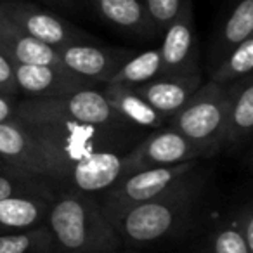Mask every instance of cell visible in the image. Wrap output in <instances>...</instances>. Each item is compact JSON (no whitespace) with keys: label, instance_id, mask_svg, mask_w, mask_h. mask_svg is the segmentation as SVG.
<instances>
[{"label":"cell","instance_id":"cell-1","mask_svg":"<svg viewBox=\"0 0 253 253\" xmlns=\"http://www.w3.org/2000/svg\"><path fill=\"white\" fill-rule=\"evenodd\" d=\"M45 225L56 253H108L122 243L99 201L71 187L57 191Z\"/></svg>","mask_w":253,"mask_h":253},{"label":"cell","instance_id":"cell-2","mask_svg":"<svg viewBox=\"0 0 253 253\" xmlns=\"http://www.w3.org/2000/svg\"><path fill=\"white\" fill-rule=\"evenodd\" d=\"M25 125L45 156L50 179L59 187L77 163L97 151L122 153L128 139V130H113L68 120H26Z\"/></svg>","mask_w":253,"mask_h":253},{"label":"cell","instance_id":"cell-3","mask_svg":"<svg viewBox=\"0 0 253 253\" xmlns=\"http://www.w3.org/2000/svg\"><path fill=\"white\" fill-rule=\"evenodd\" d=\"M205 184L201 170L165 196L128 208L113 222L120 239L135 246L155 245L186 229L198 211Z\"/></svg>","mask_w":253,"mask_h":253},{"label":"cell","instance_id":"cell-4","mask_svg":"<svg viewBox=\"0 0 253 253\" xmlns=\"http://www.w3.org/2000/svg\"><path fill=\"white\" fill-rule=\"evenodd\" d=\"M225 88L213 82H207L175 115L167 120V126L196 146L205 158H210L225 148Z\"/></svg>","mask_w":253,"mask_h":253},{"label":"cell","instance_id":"cell-5","mask_svg":"<svg viewBox=\"0 0 253 253\" xmlns=\"http://www.w3.org/2000/svg\"><path fill=\"white\" fill-rule=\"evenodd\" d=\"M200 172V162H186L170 167L132 172L123 177L118 184H115L111 189L102 193L104 196L99 201V205L113 224L128 208L165 196L167 193L182 186Z\"/></svg>","mask_w":253,"mask_h":253},{"label":"cell","instance_id":"cell-6","mask_svg":"<svg viewBox=\"0 0 253 253\" xmlns=\"http://www.w3.org/2000/svg\"><path fill=\"white\" fill-rule=\"evenodd\" d=\"M21 120H68L113 130H130L125 120L108 104L101 90L85 88L73 94L47 99H23L18 104Z\"/></svg>","mask_w":253,"mask_h":253},{"label":"cell","instance_id":"cell-7","mask_svg":"<svg viewBox=\"0 0 253 253\" xmlns=\"http://www.w3.org/2000/svg\"><path fill=\"white\" fill-rule=\"evenodd\" d=\"M0 12L12 19L23 32L54 49L95 42L94 37L85 30L26 0H0Z\"/></svg>","mask_w":253,"mask_h":253},{"label":"cell","instance_id":"cell-8","mask_svg":"<svg viewBox=\"0 0 253 253\" xmlns=\"http://www.w3.org/2000/svg\"><path fill=\"white\" fill-rule=\"evenodd\" d=\"M203 153L170 126H160L125 153L128 173L146 169H160L186 162H200Z\"/></svg>","mask_w":253,"mask_h":253},{"label":"cell","instance_id":"cell-9","mask_svg":"<svg viewBox=\"0 0 253 253\" xmlns=\"http://www.w3.org/2000/svg\"><path fill=\"white\" fill-rule=\"evenodd\" d=\"M158 49L162 57L160 77L200 73V47L191 0H184L179 14L163 30V42Z\"/></svg>","mask_w":253,"mask_h":253},{"label":"cell","instance_id":"cell-10","mask_svg":"<svg viewBox=\"0 0 253 253\" xmlns=\"http://www.w3.org/2000/svg\"><path fill=\"white\" fill-rule=\"evenodd\" d=\"M63 64L95 87L109 84L116 71L134 56L130 49H115L94 43H73L57 49Z\"/></svg>","mask_w":253,"mask_h":253},{"label":"cell","instance_id":"cell-11","mask_svg":"<svg viewBox=\"0 0 253 253\" xmlns=\"http://www.w3.org/2000/svg\"><path fill=\"white\" fill-rule=\"evenodd\" d=\"M14 77L19 94H25L26 99L59 97L85 88H97L94 84L75 75L66 66L16 64Z\"/></svg>","mask_w":253,"mask_h":253},{"label":"cell","instance_id":"cell-12","mask_svg":"<svg viewBox=\"0 0 253 253\" xmlns=\"http://www.w3.org/2000/svg\"><path fill=\"white\" fill-rule=\"evenodd\" d=\"M128 175L125 153L97 151L82 160L68 172L61 187H71L85 194H101Z\"/></svg>","mask_w":253,"mask_h":253},{"label":"cell","instance_id":"cell-13","mask_svg":"<svg viewBox=\"0 0 253 253\" xmlns=\"http://www.w3.org/2000/svg\"><path fill=\"white\" fill-rule=\"evenodd\" d=\"M0 160L19 172L50 179L45 156L30 134L28 126L18 116L0 123Z\"/></svg>","mask_w":253,"mask_h":253},{"label":"cell","instance_id":"cell-14","mask_svg":"<svg viewBox=\"0 0 253 253\" xmlns=\"http://www.w3.org/2000/svg\"><path fill=\"white\" fill-rule=\"evenodd\" d=\"M203 85L201 73L158 77L146 84L132 87L151 108H155L165 120L173 116Z\"/></svg>","mask_w":253,"mask_h":253},{"label":"cell","instance_id":"cell-15","mask_svg":"<svg viewBox=\"0 0 253 253\" xmlns=\"http://www.w3.org/2000/svg\"><path fill=\"white\" fill-rule=\"evenodd\" d=\"M224 88L227 94L225 148L239 149L250 141L253 130V77L246 75Z\"/></svg>","mask_w":253,"mask_h":253},{"label":"cell","instance_id":"cell-16","mask_svg":"<svg viewBox=\"0 0 253 253\" xmlns=\"http://www.w3.org/2000/svg\"><path fill=\"white\" fill-rule=\"evenodd\" d=\"M0 49L16 64L64 66L57 49L33 39L2 12H0Z\"/></svg>","mask_w":253,"mask_h":253},{"label":"cell","instance_id":"cell-17","mask_svg":"<svg viewBox=\"0 0 253 253\" xmlns=\"http://www.w3.org/2000/svg\"><path fill=\"white\" fill-rule=\"evenodd\" d=\"M90 5L99 18L125 35L137 39L158 35L141 0H90Z\"/></svg>","mask_w":253,"mask_h":253},{"label":"cell","instance_id":"cell-18","mask_svg":"<svg viewBox=\"0 0 253 253\" xmlns=\"http://www.w3.org/2000/svg\"><path fill=\"white\" fill-rule=\"evenodd\" d=\"M108 104L116 111V115L125 120L128 125L137 128H160L167 122L155 108L148 104L132 87L126 85H104L101 88Z\"/></svg>","mask_w":253,"mask_h":253},{"label":"cell","instance_id":"cell-19","mask_svg":"<svg viewBox=\"0 0 253 253\" xmlns=\"http://www.w3.org/2000/svg\"><path fill=\"white\" fill-rule=\"evenodd\" d=\"M54 198L11 196L0 200V234L25 231L45 224Z\"/></svg>","mask_w":253,"mask_h":253},{"label":"cell","instance_id":"cell-20","mask_svg":"<svg viewBox=\"0 0 253 253\" xmlns=\"http://www.w3.org/2000/svg\"><path fill=\"white\" fill-rule=\"evenodd\" d=\"M250 37H253V0H238L215 37L210 49V63L215 66Z\"/></svg>","mask_w":253,"mask_h":253},{"label":"cell","instance_id":"cell-21","mask_svg":"<svg viewBox=\"0 0 253 253\" xmlns=\"http://www.w3.org/2000/svg\"><path fill=\"white\" fill-rule=\"evenodd\" d=\"M61 187L47 177L19 172L11 167L0 169V200L11 196H47L54 198Z\"/></svg>","mask_w":253,"mask_h":253},{"label":"cell","instance_id":"cell-22","mask_svg":"<svg viewBox=\"0 0 253 253\" xmlns=\"http://www.w3.org/2000/svg\"><path fill=\"white\" fill-rule=\"evenodd\" d=\"M160 73H162V57H160V49L155 47V49L134 54L106 85L135 87V85L155 80V78L160 77Z\"/></svg>","mask_w":253,"mask_h":253},{"label":"cell","instance_id":"cell-23","mask_svg":"<svg viewBox=\"0 0 253 253\" xmlns=\"http://www.w3.org/2000/svg\"><path fill=\"white\" fill-rule=\"evenodd\" d=\"M253 70V37L246 39L238 47L231 50L222 61L213 66L210 75V82L227 87L229 84L239 80V78L252 75Z\"/></svg>","mask_w":253,"mask_h":253},{"label":"cell","instance_id":"cell-24","mask_svg":"<svg viewBox=\"0 0 253 253\" xmlns=\"http://www.w3.org/2000/svg\"><path fill=\"white\" fill-rule=\"evenodd\" d=\"M0 253H56L45 224L18 232L0 234Z\"/></svg>","mask_w":253,"mask_h":253},{"label":"cell","instance_id":"cell-25","mask_svg":"<svg viewBox=\"0 0 253 253\" xmlns=\"http://www.w3.org/2000/svg\"><path fill=\"white\" fill-rule=\"evenodd\" d=\"M208 248L210 253H253L239 234L234 220L224 222L213 229L208 238Z\"/></svg>","mask_w":253,"mask_h":253},{"label":"cell","instance_id":"cell-26","mask_svg":"<svg viewBox=\"0 0 253 253\" xmlns=\"http://www.w3.org/2000/svg\"><path fill=\"white\" fill-rule=\"evenodd\" d=\"M141 2L156 33H163V30L175 19L184 4V0H141Z\"/></svg>","mask_w":253,"mask_h":253},{"label":"cell","instance_id":"cell-27","mask_svg":"<svg viewBox=\"0 0 253 253\" xmlns=\"http://www.w3.org/2000/svg\"><path fill=\"white\" fill-rule=\"evenodd\" d=\"M14 61L0 49V94L2 95H12V97L19 95L14 77Z\"/></svg>","mask_w":253,"mask_h":253},{"label":"cell","instance_id":"cell-28","mask_svg":"<svg viewBox=\"0 0 253 253\" xmlns=\"http://www.w3.org/2000/svg\"><path fill=\"white\" fill-rule=\"evenodd\" d=\"M234 224L238 227L239 234L245 239V243L248 245V248L253 252V207L250 201L239 208L238 215L234 218Z\"/></svg>","mask_w":253,"mask_h":253},{"label":"cell","instance_id":"cell-29","mask_svg":"<svg viewBox=\"0 0 253 253\" xmlns=\"http://www.w3.org/2000/svg\"><path fill=\"white\" fill-rule=\"evenodd\" d=\"M18 104H19L18 97L0 94V123L14 120L18 116Z\"/></svg>","mask_w":253,"mask_h":253},{"label":"cell","instance_id":"cell-30","mask_svg":"<svg viewBox=\"0 0 253 253\" xmlns=\"http://www.w3.org/2000/svg\"><path fill=\"white\" fill-rule=\"evenodd\" d=\"M50 2H54V4H66L68 0H50Z\"/></svg>","mask_w":253,"mask_h":253},{"label":"cell","instance_id":"cell-31","mask_svg":"<svg viewBox=\"0 0 253 253\" xmlns=\"http://www.w3.org/2000/svg\"><path fill=\"white\" fill-rule=\"evenodd\" d=\"M4 167H7V165H5V163L2 162V160H0V169H4Z\"/></svg>","mask_w":253,"mask_h":253},{"label":"cell","instance_id":"cell-32","mask_svg":"<svg viewBox=\"0 0 253 253\" xmlns=\"http://www.w3.org/2000/svg\"><path fill=\"white\" fill-rule=\"evenodd\" d=\"M108 253H118V252H115V250H113V252H108Z\"/></svg>","mask_w":253,"mask_h":253}]
</instances>
